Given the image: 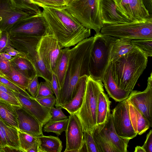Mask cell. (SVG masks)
<instances>
[{
  "mask_svg": "<svg viewBox=\"0 0 152 152\" xmlns=\"http://www.w3.org/2000/svg\"><path fill=\"white\" fill-rule=\"evenodd\" d=\"M94 36L85 39L70 49L69 57L64 83L59 89L56 107L69 103L74 96L80 78L89 76V64Z\"/></svg>",
  "mask_w": 152,
  "mask_h": 152,
  "instance_id": "6da1fadb",
  "label": "cell"
},
{
  "mask_svg": "<svg viewBox=\"0 0 152 152\" xmlns=\"http://www.w3.org/2000/svg\"><path fill=\"white\" fill-rule=\"evenodd\" d=\"M43 8L42 14L51 33L63 48L75 46L91 35V30L65 9Z\"/></svg>",
  "mask_w": 152,
  "mask_h": 152,
  "instance_id": "7a4b0ae2",
  "label": "cell"
},
{
  "mask_svg": "<svg viewBox=\"0 0 152 152\" xmlns=\"http://www.w3.org/2000/svg\"><path fill=\"white\" fill-rule=\"evenodd\" d=\"M148 58L136 48L110 63L113 77L119 88L130 92L133 90L147 66Z\"/></svg>",
  "mask_w": 152,
  "mask_h": 152,
  "instance_id": "3957f363",
  "label": "cell"
},
{
  "mask_svg": "<svg viewBox=\"0 0 152 152\" xmlns=\"http://www.w3.org/2000/svg\"><path fill=\"white\" fill-rule=\"evenodd\" d=\"M94 37L89 64V76L94 80L102 82L110 63L112 45L117 38L100 32Z\"/></svg>",
  "mask_w": 152,
  "mask_h": 152,
  "instance_id": "277c9868",
  "label": "cell"
},
{
  "mask_svg": "<svg viewBox=\"0 0 152 152\" xmlns=\"http://www.w3.org/2000/svg\"><path fill=\"white\" fill-rule=\"evenodd\" d=\"M104 91L102 81L94 80L90 76L88 78L85 94L81 106L75 113L81 123L83 132L92 135L96 126V111L98 98Z\"/></svg>",
  "mask_w": 152,
  "mask_h": 152,
  "instance_id": "5b68a950",
  "label": "cell"
},
{
  "mask_svg": "<svg viewBox=\"0 0 152 152\" xmlns=\"http://www.w3.org/2000/svg\"><path fill=\"white\" fill-rule=\"evenodd\" d=\"M100 0H74L65 9L83 26L98 33L103 26L100 10Z\"/></svg>",
  "mask_w": 152,
  "mask_h": 152,
  "instance_id": "8992f818",
  "label": "cell"
},
{
  "mask_svg": "<svg viewBox=\"0 0 152 152\" xmlns=\"http://www.w3.org/2000/svg\"><path fill=\"white\" fill-rule=\"evenodd\" d=\"M100 32L118 38L152 39V18L121 24H104Z\"/></svg>",
  "mask_w": 152,
  "mask_h": 152,
  "instance_id": "52a82bcc",
  "label": "cell"
},
{
  "mask_svg": "<svg viewBox=\"0 0 152 152\" xmlns=\"http://www.w3.org/2000/svg\"><path fill=\"white\" fill-rule=\"evenodd\" d=\"M50 30L42 13L30 15L16 23L8 31L10 35L42 37Z\"/></svg>",
  "mask_w": 152,
  "mask_h": 152,
  "instance_id": "ba28073f",
  "label": "cell"
},
{
  "mask_svg": "<svg viewBox=\"0 0 152 152\" xmlns=\"http://www.w3.org/2000/svg\"><path fill=\"white\" fill-rule=\"evenodd\" d=\"M112 115L115 129L119 137L130 140L137 136L131 122L127 99L119 102Z\"/></svg>",
  "mask_w": 152,
  "mask_h": 152,
  "instance_id": "9c48e42d",
  "label": "cell"
},
{
  "mask_svg": "<svg viewBox=\"0 0 152 152\" xmlns=\"http://www.w3.org/2000/svg\"><path fill=\"white\" fill-rule=\"evenodd\" d=\"M63 47L50 30L41 39L37 53L43 60L47 69L53 72L56 63Z\"/></svg>",
  "mask_w": 152,
  "mask_h": 152,
  "instance_id": "30bf717a",
  "label": "cell"
},
{
  "mask_svg": "<svg viewBox=\"0 0 152 152\" xmlns=\"http://www.w3.org/2000/svg\"><path fill=\"white\" fill-rule=\"evenodd\" d=\"M127 99L146 118L152 126V73L148 80L147 86L143 91H132Z\"/></svg>",
  "mask_w": 152,
  "mask_h": 152,
  "instance_id": "8fae6325",
  "label": "cell"
},
{
  "mask_svg": "<svg viewBox=\"0 0 152 152\" xmlns=\"http://www.w3.org/2000/svg\"><path fill=\"white\" fill-rule=\"evenodd\" d=\"M65 132L66 147L64 152H79L84 142L83 131L75 113L70 114Z\"/></svg>",
  "mask_w": 152,
  "mask_h": 152,
  "instance_id": "7c38bea8",
  "label": "cell"
},
{
  "mask_svg": "<svg viewBox=\"0 0 152 152\" xmlns=\"http://www.w3.org/2000/svg\"><path fill=\"white\" fill-rule=\"evenodd\" d=\"M34 15L13 8L10 0H0V30L8 31L19 21Z\"/></svg>",
  "mask_w": 152,
  "mask_h": 152,
  "instance_id": "4fadbf2b",
  "label": "cell"
},
{
  "mask_svg": "<svg viewBox=\"0 0 152 152\" xmlns=\"http://www.w3.org/2000/svg\"><path fill=\"white\" fill-rule=\"evenodd\" d=\"M17 120L18 129L35 137L43 135V125L22 106L12 105Z\"/></svg>",
  "mask_w": 152,
  "mask_h": 152,
  "instance_id": "5bb4252c",
  "label": "cell"
},
{
  "mask_svg": "<svg viewBox=\"0 0 152 152\" xmlns=\"http://www.w3.org/2000/svg\"><path fill=\"white\" fill-rule=\"evenodd\" d=\"M14 93L21 106L43 126L51 119V109L42 105L34 97L30 94L25 96L15 91Z\"/></svg>",
  "mask_w": 152,
  "mask_h": 152,
  "instance_id": "9a60e30c",
  "label": "cell"
},
{
  "mask_svg": "<svg viewBox=\"0 0 152 152\" xmlns=\"http://www.w3.org/2000/svg\"><path fill=\"white\" fill-rule=\"evenodd\" d=\"M114 1L118 10L132 22L144 20L151 18L142 0Z\"/></svg>",
  "mask_w": 152,
  "mask_h": 152,
  "instance_id": "2e32d148",
  "label": "cell"
},
{
  "mask_svg": "<svg viewBox=\"0 0 152 152\" xmlns=\"http://www.w3.org/2000/svg\"><path fill=\"white\" fill-rule=\"evenodd\" d=\"M99 7L103 25L118 24L133 22L118 10L114 0H100Z\"/></svg>",
  "mask_w": 152,
  "mask_h": 152,
  "instance_id": "e0dca14e",
  "label": "cell"
},
{
  "mask_svg": "<svg viewBox=\"0 0 152 152\" xmlns=\"http://www.w3.org/2000/svg\"><path fill=\"white\" fill-rule=\"evenodd\" d=\"M97 126L101 133L111 144L116 152H126L130 140L119 137L115 129L112 114L104 123Z\"/></svg>",
  "mask_w": 152,
  "mask_h": 152,
  "instance_id": "ac0fdd59",
  "label": "cell"
},
{
  "mask_svg": "<svg viewBox=\"0 0 152 152\" xmlns=\"http://www.w3.org/2000/svg\"><path fill=\"white\" fill-rule=\"evenodd\" d=\"M102 81L110 96L116 102H119L127 99L131 92L118 87L113 77L110 63L104 74Z\"/></svg>",
  "mask_w": 152,
  "mask_h": 152,
  "instance_id": "d6986e66",
  "label": "cell"
},
{
  "mask_svg": "<svg viewBox=\"0 0 152 152\" xmlns=\"http://www.w3.org/2000/svg\"><path fill=\"white\" fill-rule=\"evenodd\" d=\"M88 77L85 75L80 78L74 97L69 103L60 107L66 110L70 114L76 113L81 106L85 94Z\"/></svg>",
  "mask_w": 152,
  "mask_h": 152,
  "instance_id": "ffe728a7",
  "label": "cell"
},
{
  "mask_svg": "<svg viewBox=\"0 0 152 152\" xmlns=\"http://www.w3.org/2000/svg\"><path fill=\"white\" fill-rule=\"evenodd\" d=\"M69 47L62 49L57 60L53 72L58 82L59 89L64 83L69 57Z\"/></svg>",
  "mask_w": 152,
  "mask_h": 152,
  "instance_id": "44dd1931",
  "label": "cell"
},
{
  "mask_svg": "<svg viewBox=\"0 0 152 152\" xmlns=\"http://www.w3.org/2000/svg\"><path fill=\"white\" fill-rule=\"evenodd\" d=\"M132 39L126 38H117L112 45L110 63L114 61L122 56L134 50L136 47L131 42Z\"/></svg>",
  "mask_w": 152,
  "mask_h": 152,
  "instance_id": "7402d4cb",
  "label": "cell"
},
{
  "mask_svg": "<svg viewBox=\"0 0 152 152\" xmlns=\"http://www.w3.org/2000/svg\"><path fill=\"white\" fill-rule=\"evenodd\" d=\"M128 104L130 118L133 128L137 134L142 135L150 127L149 123L143 115L129 101Z\"/></svg>",
  "mask_w": 152,
  "mask_h": 152,
  "instance_id": "603a6c76",
  "label": "cell"
},
{
  "mask_svg": "<svg viewBox=\"0 0 152 152\" xmlns=\"http://www.w3.org/2000/svg\"><path fill=\"white\" fill-rule=\"evenodd\" d=\"M111 102L104 90L99 94L96 111L97 125L104 123L110 114V106Z\"/></svg>",
  "mask_w": 152,
  "mask_h": 152,
  "instance_id": "cb8c5ba5",
  "label": "cell"
},
{
  "mask_svg": "<svg viewBox=\"0 0 152 152\" xmlns=\"http://www.w3.org/2000/svg\"><path fill=\"white\" fill-rule=\"evenodd\" d=\"M37 137L40 152H61L62 150V142L58 137L43 135Z\"/></svg>",
  "mask_w": 152,
  "mask_h": 152,
  "instance_id": "d4e9b609",
  "label": "cell"
},
{
  "mask_svg": "<svg viewBox=\"0 0 152 152\" xmlns=\"http://www.w3.org/2000/svg\"><path fill=\"white\" fill-rule=\"evenodd\" d=\"M11 63L15 69L29 78L36 75L33 63L27 57H16Z\"/></svg>",
  "mask_w": 152,
  "mask_h": 152,
  "instance_id": "484cf974",
  "label": "cell"
},
{
  "mask_svg": "<svg viewBox=\"0 0 152 152\" xmlns=\"http://www.w3.org/2000/svg\"><path fill=\"white\" fill-rule=\"evenodd\" d=\"M0 118L4 122L18 129L16 114L12 104L0 99Z\"/></svg>",
  "mask_w": 152,
  "mask_h": 152,
  "instance_id": "4316f807",
  "label": "cell"
},
{
  "mask_svg": "<svg viewBox=\"0 0 152 152\" xmlns=\"http://www.w3.org/2000/svg\"><path fill=\"white\" fill-rule=\"evenodd\" d=\"M0 128L8 145L20 148L18 129L9 125L0 118Z\"/></svg>",
  "mask_w": 152,
  "mask_h": 152,
  "instance_id": "83f0119b",
  "label": "cell"
},
{
  "mask_svg": "<svg viewBox=\"0 0 152 152\" xmlns=\"http://www.w3.org/2000/svg\"><path fill=\"white\" fill-rule=\"evenodd\" d=\"M92 136L99 152H116L110 142L100 132L97 126Z\"/></svg>",
  "mask_w": 152,
  "mask_h": 152,
  "instance_id": "f1b7e54d",
  "label": "cell"
},
{
  "mask_svg": "<svg viewBox=\"0 0 152 152\" xmlns=\"http://www.w3.org/2000/svg\"><path fill=\"white\" fill-rule=\"evenodd\" d=\"M69 118L57 121L50 120L44 126L42 130L44 132H53L59 136L65 131L68 124Z\"/></svg>",
  "mask_w": 152,
  "mask_h": 152,
  "instance_id": "f546056e",
  "label": "cell"
},
{
  "mask_svg": "<svg viewBox=\"0 0 152 152\" xmlns=\"http://www.w3.org/2000/svg\"><path fill=\"white\" fill-rule=\"evenodd\" d=\"M12 7L27 12L37 14L42 13L37 5L33 4L31 0H10Z\"/></svg>",
  "mask_w": 152,
  "mask_h": 152,
  "instance_id": "4dcf8cb0",
  "label": "cell"
},
{
  "mask_svg": "<svg viewBox=\"0 0 152 152\" xmlns=\"http://www.w3.org/2000/svg\"><path fill=\"white\" fill-rule=\"evenodd\" d=\"M11 72L6 75L13 82L24 90H26L31 79L17 70L11 64Z\"/></svg>",
  "mask_w": 152,
  "mask_h": 152,
  "instance_id": "1f68e13d",
  "label": "cell"
},
{
  "mask_svg": "<svg viewBox=\"0 0 152 152\" xmlns=\"http://www.w3.org/2000/svg\"><path fill=\"white\" fill-rule=\"evenodd\" d=\"M131 42L147 57L152 56V39H132Z\"/></svg>",
  "mask_w": 152,
  "mask_h": 152,
  "instance_id": "d6a6232c",
  "label": "cell"
},
{
  "mask_svg": "<svg viewBox=\"0 0 152 152\" xmlns=\"http://www.w3.org/2000/svg\"><path fill=\"white\" fill-rule=\"evenodd\" d=\"M32 3L38 7L53 8L58 9H65L67 4L64 0H31Z\"/></svg>",
  "mask_w": 152,
  "mask_h": 152,
  "instance_id": "836d02e7",
  "label": "cell"
},
{
  "mask_svg": "<svg viewBox=\"0 0 152 152\" xmlns=\"http://www.w3.org/2000/svg\"><path fill=\"white\" fill-rule=\"evenodd\" d=\"M18 132L20 147L23 152H26L27 151L37 140V137L23 132L18 129Z\"/></svg>",
  "mask_w": 152,
  "mask_h": 152,
  "instance_id": "e575fe53",
  "label": "cell"
},
{
  "mask_svg": "<svg viewBox=\"0 0 152 152\" xmlns=\"http://www.w3.org/2000/svg\"><path fill=\"white\" fill-rule=\"evenodd\" d=\"M0 83L14 91L20 93L25 96L29 94L26 90H24L13 82L7 75L0 72Z\"/></svg>",
  "mask_w": 152,
  "mask_h": 152,
  "instance_id": "d590c367",
  "label": "cell"
},
{
  "mask_svg": "<svg viewBox=\"0 0 152 152\" xmlns=\"http://www.w3.org/2000/svg\"><path fill=\"white\" fill-rule=\"evenodd\" d=\"M54 92L51 86L50 83L45 81L41 82L39 86L38 89L34 97L39 99L49 96L53 95Z\"/></svg>",
  "mask_w": 152,
  "mask_h": 152,
  "instance_id": "8d00e7d4",
  "label": "cell"
},
{
  "mask_svg": "<svg viewBox=\"0 0 152 152\" xmlns=\"http://www.w3.org/2000/svg\"><path fill=\"white\" fill-rule=\"evenodd\" d=\"M84 142L87 152H99L93 136L86 132H83Z\"/></svg>",
  "mask_w": 152,
  "mask_h": 152,
  "instance_id": "74e56055",
  "label": "cell"
},
{
  "mask_svg": "<svg viewBox=\"0 0 152 152\" xmlns=\"http://www.w3.org/2000/svg\"><path fill=\"white\" fill-rule=\"evenodd\" d=\"M36 75L31 79L26 91L32 96L35 97L37 94L39 86L38 77Z\"/></svg>",
  "mask_w": 152,
  "mask_h": 152,
  "instance_id": "f35d334b",
  "label": "cell"
},
{
  "mask_svg": "<svg viewBox=\"0 0 152 152\" xmlns=\"http://www.w3.org/2000/svg\"><path fill=\"white\" fill-rule=\"evenodd\" d=\"M36 99L42 105L50 109L54 107L56 102V97L53 95L37 99Z\"/></svg>",
  "mask_w": 152,
  "mask_h": 152,
  "instance_id": "ab89813d",
  "label": "cell"
},
{
  "mask_svg": "<svg viewBox=\"0 0 152 152\" xmlns=\"http://www.w3.org/2000/svg\"><path fill=\"white\" fill-rule=\"evenodd\" d=\"M62 108L59 107L55 108L53 107L51 109V120L53 121L61 120L68 118L62 110Z\"/></svg>",
  "mask_w": 152,
  "mask_h": 152,
  "instance_id": "60d3db41",
  "label": "cell"
},
{
  "mask_svg": "<svg viewBox=\"0 0 152 152\" xmlns=\"http://www.w3.org/2000/svg\"><path fill=\"white\" fill-rule=\"evenodd\" d=\"M10 35L8 31H2L0 37V53L4 52L9 45Z\"/></svg>",
  "mask_w": 152,
  "mask_h": 152,
  "instance_id": "b9f144b4",
  "label": "cell"
},
{
  "mask_svg": "<svg viewBox=\"0 0 152 152\" xmlns=\"http://www.w3.org/2000/svg\"><path fill=\"white\" fill-rule=\"evenodd\" d=\"M0 99L6 101L12 105L21 106L15 96H12L1 91Z\"/></svg>",
  "mask_w": 152,
  "mask_h": 152,
  "instance_id": "7bdbcfd3",
  "label": "cell"
},
{
  "mask_svg": "<svg viewBox=\"0 0 152 152\" xmlns=\"http://www.w3.org/2000/svg\"><path fill=\"white\" fill-rule=\"evenodd\" d=\"M11 61L0 58V72L7 75L11 72Z\"/></svg>",
  "mask_w": 152,
  "mask_h": 152,
  "instance_id": "ee69618b",
  "label": "cell"
},
{
  "mask_svg": "<svg viewBox=\"0 0 152 152\" xmlns=\"http://www.w3.org/2000/svg\"><path fill=\"white\" fill-rule=\"evenodd\" d=\"M145 152H152V131L151 129L147 134L146 139L142 146Z\"/></svg>",
  "mask_w": 152,
  "mask_h": 152,
  "instance_id": "f6af8a7d",
  "label": "cell"
},
{
  "mask_svg": "<svg viewBox=\"0 0 152 152\" xmlns=\"http://www.w3.org/2000/svg\"><path fill=\"white\" fill-rule=\"evenodd\" d=\"M4 52L13 57H27L24 53L15 49L10 45L8 46Z\"/></svg>",
  "mask_w": 152,
  "mask_h": 152,
  "instance_id": "bcb514c9",
  "label": "cell"
},
{
  "mask_svg": "<svg viewBox=\"0 0 152 152\" xmlns=\"http://www.w3.org/2000/svg\"><path fill=\"white\" fill-rule=\"evenodd\" d=\"M50 83L57 99L58 96L59 88L56 76L53 72H52V77Z\"/></svg>",
  "mask_w": 152,
  "mask_h": 152,
  "instance_id": "7dc6e473",
  "label": "cell"
},
{
  "mask_svg": "<svg viewBox=\"0 0 152 152\" xmlns=\"http://www.w3.org/2000/svg\"><path fill=\"white\" fill-rule=\"evenodd\" d=\"M23 152L20 148H15L6 145L0 149V152Z\"/></svg>",
  "mask_w": 152,
  "mask_h": 152,
  "instance_id": "c3c4849f",
  "label": "cell"
},
{
  "mask_svg": "<svg viewBox=\"0 0 152 152\" xmlns=\"http://www.w3.org/2000/svg\"><path fill=\"white\" fill-rule=\"evenodd\" d=\"M142 1L150 17L152 18V0H142Z\"/></svg>",
  "mask_w": 152,
  "mask_h": 152,
  "instance_id": "681fc988",
  "label": "cell"
},
{
  "mask_svg": "<svg viewBox=\"0 0 152 152\" xmlns=\"http://www.w3.org/2000/svg\"><path fill=\"white\" fill-rule=\"evenodd\" d=\"M40 152L39 145L37 140L26 151V152Z\"/></svg>",
  "mask_w": 152,
  "mask_h": 152,
  "instance_id": "f907efd6",
  "label": "cell"
},
{
  "mask_svg": "<svg viewBox=\"0 0 152 152\" xmlns=\"http://www.w3.org/2000/svg\"><path fill=\"white\" fill-rule=\"evenodd\" d=\"M0 91L7 93L12 96H15L13 91L0 83Z\"/></svg>",
  "mask_w": 152,
  "mask_h": 152,
  "instance_id": "816d5d0a",
  "label": "cell"
},
{
  "mask_svg": "<svg viewBox=\"0 0 152 152\" xmlns=\"http://www.w3.org/2000/svg\"><path fill=\"white\" fill-rule=\"evenodd\" d=\"M15 57L11 56L5 52L0 53V58L4 60H8L11 61Z\"/></svg>",
  "mask_w": 152,
  "mask_h": 152,
  "instance_id": "f5cc1de1",
  "label": "cell"
},
{
  "mask_svg": "<svg viewBox=\"0 0 152 152\" xmlns=\"http://www.w3.org/2000/svg\"><path fill=\"white\" fill-rule=\"evenodd\" d=\"M7 145L5 137L0 128V149Z\"/></svg>",
  "mask_w": 152,
  "mask_h": 152,
  "instance_id": "db71d44e",
  "label": "cell"
},
{
  "mask_svg": "<svg viewBox=\"0 0 152 152\" xmlns=\"http://www.w3.org/2000/svg\"><path fill=\"white\" fill-rule=\"evenodd\" d=\"M134 152H145L142 146H137L135 147Z\"/></svg>",
  "mask_w": 152,
  "mask_h": 152,
  "instance_id": "11a10c76",
  "label": "cell"
},
{
  "mask_svg": "<svg viewBox=\"0 0 152 152\" xmlns=\"http://www.w3.org/2000/svg\"><path fill=\"white\" fill-rule=\"evenodd\" d=\"M66 2L67 4L70 2L73 1L74 0H64Z\"/></svg>",
  "mask_w": 152,
  "mask_h": 152,
  "instance_id": "9f6ffc18",
  "label": "cell"
},
{
  "mask_svg": "<svg viewBox=\"0 0 152 152\" xmlns=\"http://www.w3.org/2000/svg\"><path fill=\"white\" fill-rule=\"evenodd\" d=\"M1 33H2V31L0 30V37L1 36Z\"/></svg>",
  "mask_w": 152,
  "mask_h": 152,
  "instance_id": "6f0895ef",
  "label": "cell"
}]
</instances>
